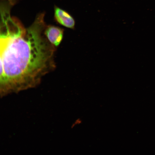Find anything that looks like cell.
Here are the masks:
<instances>
[{
	"label": "cell",
	"mask_w": 155,
	"mask_h": 155,
	"mask_svg": "<svg viewBox=\"0 0 155 155\" xmlns=\"http://www.w3.org/2000/svg\"><path fill=\"white\" fill-rule=\"evenodd\" d=\"M64 31V30L60 27L46 25L44 30V34L49 42L56 47L59 45L61 42Z\"/></svg>",
	"instance_id": "cell-3"
},
{
	"label": "cell",
	"mask_w": 155,
	"mask_h": 155,
	"mask_svg": "<svg viewBox=\"0 0 155 155\" xmlns=\"http://www.w3.org/2000/svg\"><path fill=\"white\" fill-rule=\"evenodd\" d=\"M54 18L60 25L71 29H74L75 21L73 17L68 12L57 6L54 7Z\"/></svg>",
	"instance_id": "cell-2"
},
{
	"label": "cell",
	"mask_w": 155,
	"mask_h": 155,
	"mask_svg": "<svg viewBox=\"0 0 155 155\" xmlns=\"http://www.w3.org/2000/svg\"><path fill=\"white\" fill-rule=\"evenodd\" d=\"M44 14L25 28L10 15L1 19L0 87L2 95L35 87L55 68V47L44 34Z\"/></svg>",
	"instance_id": "cell-1"
},
{
	"label": "cell",
	"mask_w": 155,
	"mask_h": 155,
	"mask_svg": "<svg viewBox=\"0 0 155 155\" xmlns=\"http://www.w3.org/2000/svg\"><path fill=\"white\" fill-rule=\"evenodd\" d=\"M82 120L80 118L76 119L71 125V128H73L77 125H79L82 123Z\"/></svg>",
	"instance_id": "cell-4"
}]
</instances>
